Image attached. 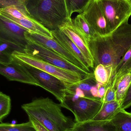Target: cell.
<instances>
[{"mask_svg":"<svg viewBox=\"0 0 131 131\" xmlns=\"http://www.w3.org/2000/svg\"><path fill=\"white\" fill-rule=\"evenodd\" d=\"M89 45L94 68L98 64L105 66L110 71L112 81L116 67L131 47V24L125 22L106 35L96 34Z\"/></svg>","mask_w":131,"mask_h":131,"instance_id":"obj_1","label":"cell"},{"mask_svg":"<svg viewBox=\"0 0 131 131\" xmlns=\"http://www.w3.org/2000/svg\"><path fill=\"white\" fill-rule=\"evenodd\" d=\"M107 20L111 32L131 16V0H97Z\"/></svg>","mask_w":131,"mask_h":131,"instance_id":"obj_5","label":"cell"},{"mask_svg":"<svg viewBox=\"0 0 131 131\" xmlns=\"http://www.w3.org/2000/svg\"><path fill=\"white\" fill-rule=\"evenodd\" d=\"M0 131H37L30 121L20 124L0 123Z\"/></svg>","mask_w":131,"mask_h":131,"instance_id":"obj_26","label":"cell"},{"mask_svg":"<svg viewBox=\"0 0 131 131\" xmlns=\"http://www.w3.org/2000/svg\"><path fill=\"white\" fill-rule=\"evenodd\" d=\"M93 0H65L69 17L74 12L82 13Z\"/></svg>","mask_w":131,"mask_h":131,"instance_id":"obj_23","label":"cell"},{"mask_svg":"<svg viewBox=\"0 0 131 131\" xmlns=\"http://www.w3.org/2000/svg\"><path fill=\"white\" fill-rule=\"evenodd\" d=\"M11 100L10 96L0 91V123L10 114Z\"/></svg>","mask_w":131,"mask_h":131,"instance_id":"obj_27","label":"cell"},{"mask_svg":"<svg viewBox=\"0 0 131 131\" xmlns=\"http://www.w3.org/2000/svg\"><path fill=\"white\" fill-rule=\"evenodd\" d=\"M73 20L75 26L89 42L96 34L85 20L82 14H79Z\"/></svg>","mask_w":131,"mask_h":131,"instance_id":"obj_21","label":"cell"},{"mask_svg":"<svg viewBox=\"0 0 131 131\" xmlns=\"http://www.w3.org/2000/svg\"><path fill=\"white\" fill-rule=\"evenodd\" d=\"M97 87L99 97L102 101V99L103 98L105 94L107 86L103 85L102 84L97 82Z\"/></svg>","mask_w":131,"mask_h":131,"instance_id":"obj_32","label":"cell"},{"mask_svg":"<svg viewBox=\"0 0 131 131\" xmlns=\"http://www.w3.org/2000/svg\"><path fill=\"white\" fill-rule=\"evenodd\" d=\"M60 104L62 107L68 109L73 114L75 123H80L92 120L100 111L103 102L99 100L76 98L66 95L64 102Z\"/></svg>","mask_w":131,"mask_h":131,"instance_id":"obj_6","label":"cell"},{"mask_svg":"<svg viewBox=\"0 0 131 131\" xmlns=\"http://www.w3.org/2000/svg\"><path fill=\"white\" fill-rule=\"evenodd\" d=\"M130 72H131V46L122 58L115 70L114 76L111 83L115 90L121 79Z\"/></svg>","mask_w":131,"mask_h":131,"instance_id":"obj_16","label":"cell"},{"mask_svg":"<svg viewBox=\"0 0 131 131\" xmlns=\"http://www.w3.org/2000/svg\"><path fill=\"white\" fill-rule=\"evenodd\" d=\"M22 109L49 131H68L73 130L75 124L72 119L66 116L60 104L48 97L41 98L24 104Z\"/></svg>","mask_w":131,"mask_h":131,"instance_id":"obj_2","label":"cell"},{"mask_svg":"<svg viewBox=\"0 0 131 131\" xmlns=\"http://www.w3.org/2000/svg\"><path fill=\"white\" fill-rule=\"evenodd\" d=\"M24 35L28 41L43 46L59 54L74 65L90 72L89 69L85 66L80 61L54 40L53 38L28 31H26Z\"/></svg>","mask_w":131,"mask_h":131,"instance_id":"obj_9","label":"cell"},{"mask_svg":"<svg viewBox=\"0 0 131 131\" xmlns=\"http://www.w3.org/2000/svg\"><path fill=\"white\" fill-rule=\"evenodd\" d=\"M116 131H131V113L122 109L112 119Z\"/></svg>","mask_w":131,"mask_h":131,"instance_id":"obj_20","label":"cell"},{"mask_svg":"<svg viewBox=\"0 0 131 131\" xmlns=\"http://www.w3.org/2000/svg\"><path fill=\"white\" fill-rule=\"evenodd\" d=\"M115 101V90L111 83L106 88L105 94L102 99L103 103L110 102Z\"/></svg>","mask_w":131,"mask_h":131,"instance_id":"obj_28","label":"cell"},{"mask_svg":"<svg viewBox=\"0 0 131 131\" xmlns=\"http://www.w3.org/2000/svg\"><path fill=\"white\" fill-rule=\"evenodd\" d=\"M25 5V0H0L1 8L10 6H19Z\"/></svg>","mask_w":131,"mask_h":131,"instance_id":"obj_29","label":"cell"},{"mask_svg":"<svg viewBox=\"0 0 131 131\" xmlns=\"http://www.w3.org/2000/svg\"><path fill=\"white\" fill-rule=\"evenodd\" d=\"M59 28L80 50L87 60L90 69H94V60L89 42L75 26L73 19L69 18Z\"/></svg>","mask_w":131,"mask_h":131,"instance_id":"obj_10","label":"cell"},{"mask_svg":"<svg viewBox=\"0 0 131 131\" xmlns=\"http://www.w3.org/2000/svg\"><path fill=\"white\" fill-rule=\"evenodd\" d=\"M0 74L9 81H15L40 87V83L20 61L15 58L10 63L0 62Z\"/></svg>","mask_w":131,"mask_h":131,"instance_id":"obj_11","label":"cell"},{"mask_svg":"<svg viewBox=\"0 0 131 131\" xmlns=\"http://www.w3.org/2000/svg\"><path fill=\"white\" fill-rule=\"evenodd\" d=\"M82 14L95 34L105 35L111 33L97 0H93Z\"/></svg>","mask_w":131,"mask_h":131,"instance_id":"obj_13","label":"cell"},{"mask_svg":"<svg viewBox=\"0 0 131 131\" xmlns=\"http://www.w3.org/2000/svg\"><path fill=\"white\" fill-rule=\"evenodd\" d=\"M131 106V82L128 89L121 104L122 109L125 110Z\"/></svg>","mask_w":131,"mask_h":131,"instance_id":"obj_30","label":"cell"},{"mask_svg":"<svg viewBox=\"0 0 131 131\" xmlns=\"http://www.w3.org/2000/svg\"><path fill=\"white\" fill-rule=\"evenodd\" d=\"M15 51L24 52V48L15 44L0 40V62L8 63L13 60Z\"/></svg>","mask_w":131,"mask_h":131,"instance_id":"obj_19","label":"cell"},{"mask_svg":"<svg viewBox=\"0 0 131 131\" xmlns=\"http://www.w3.org/2000/svg\"><path fill=\"white\" fill-rule=\"evenodd\" d=\"M74 131H116L111 121H95L91 120L80 123H75Z\"/></svg>","mask_w":131,"mask_h":131,"instance_id":"obj_18","label":"cell"},{"mask_svg":"<svg viewBox=\"0 0 131 131\" xmlns=\"http://www.w3.org/2000/svg\"><path fill=\"white\" fill-rule=\"evenodd\" d=\"M29 121H30L33 124V126L37 131H49L45 127L42 126L41 124L38 123L37 121L30 117H28Z\"/></svg>","mask_w":131,"mask_h":131,"instance_id":"obj_31","label":"cell"},{"mask_svg":"<svg viewBox=\"0 0 131 131\" xmlns=\"http://www.w3.org/2000/svg\"><path fill=\"white\" fill-rule=\"evenodd\" d=\"M24 53L39 58L53 65L79 75L82 79L91 74L74 65L51 50L35 43L28 41Z\"/></svg>","mask_w":131,"mask_h":131,"instance_id":"obj_4","label":"cell"},{"mask_svg":"<svg viewBox=\"0 0 131 131\" xmlns=\"http://www.w3.org/2000/svg\"><path fill=\"white\" fill-rule=\"evenodd\" d=\"M0 13L6 14L17 19H34L28 12L25 5L19 6H10L3 8H0Z\"/></svg>","mask_w":131,"mask_h":131,"instance_id":"obj_22","label":"cell"},{"mask_svg":"<svg viewBox=\"0 0 131 131\" xmlns=\"http://www.w3.org/2000/svg\"><path fill=\"white\" fill-rule=\"evenodd\" d=\"M94 76L97 82L107 86L111 81V73L107 68L102 64L95 66L94 69Z\"/></svg>","mask_w":131,"mask_h":131,"instance_id":"obj_25","label":"cell"},{"mask_svg":"<svg viewBox=\"0 0 131 131\" xmlns=\"http://www.w3.org/2000/svg\"><path fill=\"white\" fill-rule=\"evenodd\" d=\"M26 29L0 15V40L25 48L28 43L25 37Z\"/></svg>","mask_w":131,"mask_h":131,"instance_id":"obj_12","label":"cell"},{"mask_svg":"<svg viewBox=\"0 0 131 131\" xmlns=\"http://www.w3.org/2000/svg\"><path fill=\"white\" fill-rule=\"evenodd\" d=\"M68 131H74L73 130H69Z\"/></svg>","mask_w":131,"mask_h":131,"instance_id":"obj_33","label":"cell"},{"mask_svg":"<svg viewBox=\"0 0 131 131\" xmlns=\"http://www.w3.org/2000/svg\"><path fill=\"white\" fill-rule=\"evenodd\" d=\"M25 5L31 17L50 31L70 18L65 0H25Z\"/></svg>","mask_w":131,"mask_h":131,"instance_id":"obj_3","label":"cell"},{"mask_svg":"<svg viewBox=\"0 0 131 131\" xmlns=\"http://www.w3.org/2000/svg\"><path fill=\"white\" fill-rule=\"evenodd\" d=\"M0 15L26 29L28 31L52 37L51 31L34 19H17L4 13H0Z\"/></svg>","mask_w":131,"mask_h":131,"instance_id":"obj_15","label":"cell"},{"mask_svg":"<svg viewBox=\"0 0 131 131\" xmlns=\"http://www.w3.org/2000/svg\"><path fill=\"white\" fill-rule=\"evenodd\" d=\"M51 32L54 40L90 69L88 61L82 53L64 33L59 28L51 30Z\"/></svg>","mask_w":131,"mask_h":131,"instance_id":"obj_14","label":"cell"},{"mask_svg":"<svg viewBox=\"0 0 131 131\" xmlns=\"http://www.w3.org/2000/svg\"><path fill=\"white\" fill-rule=\"evenodd\" d=\"M12 56L14 58L19 61L52 75L66 84H74L83 79L78 75L31 56L24 52L15 51Z\"/></svg>","mask_w":131,"mask_h":131,"instance_id":"obj_7","label":"cell"},{"mask_svg":"<svg viewBox=\"0 0 131 131\" xmlns=\"http://www.w3.org/2000/svg\"><path fill=\"white\" fill-rule=\"evenodd\" d=\"M21 63L40 83L41 88L51 93L61 104L64 102L66 97V83L52 75L23 62Z\"/></svg>","mask_w":131,"mask_h":131,"instance_id":"obj_8","label":"cell"},{"mask_svg":"<svg viewBox=\"0 0 131 131\" xmlns=\"http://www.w3.org/2000/svg\"><path fill=\"white\" fill-rule=\"evenodd\" d=\"M122 110L120 104L116 101L103 103L101 108L92 121H111Z\"/></svg>","mask_w":131,"mask_h":131,"instance_id":"obj_17","label":"cell"},{"mask_svg":"<svg viewBox=\"0 0 131 131\" xmlns=\"http://www.w3.org/2000/svg\"><path fill=\"white\" fill-rule=\"evenodd\" d=\"M131 82V72L123 77L118 82L115 90V101L120 105Z\"/></svg>","mask_w":131,"mask_h":131,"instance_id":"obj_24","label":"cell"}]
</instances>
